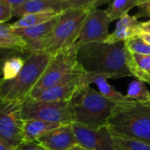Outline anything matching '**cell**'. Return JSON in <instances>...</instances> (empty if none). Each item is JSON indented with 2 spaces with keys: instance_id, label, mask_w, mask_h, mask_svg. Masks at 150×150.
<instances>
[{
  "instance_id": "obj_22",
  "label": "cell",
  "mask_w": 150,
  "mask_h": 150,
  "mask_svg": "<svg viewBox=\"0 0 150 150\" xmlns=\"http://www.w3.org/2000/svg\"><path fill=\"white\" fill-rule=\"evenodd\" d=\"M127 96L131 100L135 102H139V103L150 102V91L146 86V83L139 79L134 80L129 83Z\"/></svg>"
},
{
  "instance_id": "obj_32",
  "label": "cell",
  "mask_w": 150,
  "mask_h": 150,
  "mask_svg": "<svg viewBox=\"0 0 150 150\" xmlns=\"http://www.w3.org/2000/svg\"><path fill=\"white\" fill-rule=\"evenodd\" d=\"M17 148L15 147H12L7 143H5L4 142L1 141L0 140V150H16Z\"/></svg>"
},
{
  "instance_id": "obj_5",
  "label": "cell",
  "mask_w": 150,
  "mask_h": 150,
  "mask_svg": "<svg viewBox=\"0 0 150 150\" xmlns=\"http://www.w3.org/2000/svg\"><path fill=\"white\" fill-rule=\"evenodd\" d=\"M53 55L31 53L25 57V64L18 75L11 80H1L0 100L23 101L28 98L46 70Z\"/></svg>"
},
{
  "instance_id": "obj_2",
  "label": "cell",
  "mask_w": 150,
  "mask_h": 150,
  "mask_svg": "<svg viewBox=\"0 0 150 150\" xmlns=\"http://www.w3.org/2000/svg\"><path fill=\"white\" fill-rule=\"evenodd\" d=\"M107 126L114 137L150 143V102L117 104Z\"/></svg>"
},
{
  "instance_id": "obj_1",
  "label": "cell",
  "mask_w": 150,
  "mask_h": 150,
  "mask_svg": "<svg viewBox=\"0 0 150 150\" xmlns=\"http://www.w3.org/2000/svg\"><path fill=\"white\" fill-rule=\"evenodd\" d=\"M76 47L77 62L85 73L108 79L133 76L127 63L125 42H91Z\"/></svg>"
},
{
  "instance_id": "obj_34",
  "label": "cell",
  "mask_w": 150,
  "mask_h": 150,
  "mask_svg": "<svg viewBox=\"0 0 150 150\" xmlns=\"http://www.w3.org/2000/svg\"><path fill=\"white\" fill-rule=\"evenodd\" d=\"M138 36L141 39H142L147 44L150 45V34H149V33H141Z\"/></svg>"
},
{
  "instance_id": "obj_14",
  "label": "cell",
  "mask_w": 150,
  "mask_h": 150,
  "mask_svg": "<svg viewBox=\"0 0 150 150\" xmlns=\"http://www.w3.org/2000/svg\"><path fill=\"white\" fill-rule=\"evenodd\" d=\"M63 1L54 0H30L13 9V17L21 18L26 14L39 12H62L66 11Z\"/></svg>"
},
{
  "instance_id": "obj_25",
  "label": "cell",
  "mask_w": 150,
  "mask_h": 150,
  "mask_svg": "<svg viewBox=\"0 0 150 150\" xmlns=\"http://www.w3.org/2000/svg\"><path fill=\"white\" fill-rule=\"evenodd\" d=\"M127 49L134 54L150 55V45L147 44L138 35L125 41Z\"/></svg>"
},
{
  "instance_id": "obj_7",
  "label": "cell",
  "mask_w": 150,
  "mask_h": 150,
  "mask_svg": "<svg viewBox=\"0 0 150 150\" xmlns=\"http://www.w3.org/2000/svg\"><path fill=\"white\" fill-rule=\"evenodd\" d=\"M24 120H42L59 124L74 122L69 101H44L26 98L22 101Z\"/></svg>"
},
{
  "instance_id": "obj_12",
  "label": "cell",
  "mask_w": 150,
  "mask_h": 150,
  "mask_svg": "<svg viewBox=\"0 0 150 150\" xmlns=\"http://www.w3.org/2000/svg\"><path fill=\"white\" fill-rule=\"evenodd\" d=\"M37 142L48 150H68L77 144L72 123L63 124L53 129Z\"/></svg>"
},
{
  "instance_id": "obj_31",
  "label": "cell",
  "mask_w": 150,
  "mask_h": 150,
  "mask_svg": "<svg viewBox=\"0 0 150 150\" xmlns=\"http://www.w3.org/2000/svg\"><path fill=\"white\" fill-rule=\"evenodd\" d=\"M5 1H6L7 3H9V4L13 7V9H14L15 7H18V6L23 4H25V3L30 1V0H5Z\"/></svg>"
},
{
  "instance_id": "obj_23",
  "label": "cell",
  "mask_w": 150,
  "mask_h": 150,
  "mask_svg": "<svg viewBox=\"0 0 150 150\" xmlns=\"http://www.w3.org/2000/svg\"><path fill=\"white\" fill-rule=\"evenodd\" d=\"M25 62V58L19 55H12L4 60L3 64L2 80H11L16 77L21 71Z\"/></svg>"
},
{
  "instance_id": "obj_11",
  "label": "cell",
  "mask_w": 150,
  "mask_h": 150,
  "mask_svg": "<svg viewBox=\"0 0 150 150\" xmlns=\"http://www.w3.org/2000/svg\"><path fill=\"white\" fill-rule=\"evenodd\" d=\"M85 75V72L76 74L54 86L41 91L33 99L44 101H70L77 90L82 85L87 84Z\"/></svg>"
},
{
  "instance_id": "obj_28",
  "label": "cell",
  "mask_w": 150,
  "mask_h": 150,
  "mask_svg": "<svg viewBox=\"0 0 150 150\" xmlns=\"http://www.w3.org/2000/svg\"><path fill=\"white\" fill-rule=\"evenodd\" d=\"M16 150H48L38 142H24L17 147Z\"/></svg>"
},
{
  "instance_id": "obj_33",
  "label": "cell",
  "mask_w": 150,
  "mask_h": 150,
  "mask_svg": "<svg viewBox=\"0 0 150 150\" xmlns=\"http://www.w3.org/2000/svg\"><path fill=\"white\" fill-rule=\"evenodd\" d=\"M112 0H97L91 6V8H98L99 6L106 4V3H109V2H112Z\"/></svg>"
},
{
  "instance_id": "obj_21",
  "label": "cell",
  "mask_w": 150,
  "mask_h": 150,
  "mask_svg": "<svg viewBox=\"0 0 150 150\" xmlns=\"http://www.w3.org/2000/svg\"><path fill=\"white\" fill-rule=\"evenodd\" d=\"M138 0H112L105 10L112 21L119 20L123 16L128 14V11L137 6Z\"/></svg>"
},
{
  "instance_id": "obj_27",
  "label": "cell",
  "mask_w": 150,
  "mask_h": 150,
  "mask_svg": "<svg viewBox=\"0 0 150 150\" xmlns=\"http://www.w3.org/2000/svg\"><path fill=\"white\" fill-rule=\"evenodd\" d=\"M97 0H64L66 9H83L91 8Z\"/></svg>"
},
{
  "instance_id": "obj_15",
  "label": "cell",
  "mask_w": 150,
  "mask_h": 150,
  "mask_svg": "<svg viewBox=\"0 0 150 150\" xmlns=\"http://www.w3.org/2000/svg\"><path fill=\"white\" fill-rule=\"evenodd\" d=\"M0 47L2 49H11L19 53L31 54L28 42L9 23H0Z\"/></svg>"
},
{
  "instance_id": "obj_6",
  "label": "cell",
  "mask_w": 150,
  "mask_h": 150,
  "mask_svg": "<svg viewBox=\"0 0 150 150\" xmlns=\"http://www.w3.org/2000/svg\"><path fill=\"white\" fill-rule=\"evenodd\" d=\"M76 46L62 50L53 55L46 70L28 98H33L41 91L54 86L62 81L81 72H84L76 60Z\"/></svg>"
},
{
  "instance_id": "obj_9",
  "label": "cell",
  "mask_w": 150,
  "mask_h": 150,
  "mask_svg": "<svg viewBox=\"0 0 150 150\" xmlns=\"http://www.w3.org/2000/svg\"><path fill=\"white\" fill-rule=\"evenodd\" d=\"M112 22L105 10L91 8L76 43V47L91 42L105 41L111 34L109 33V26Z\"/></svg>"
},
{
  "instance_id": "obj_16",
  "label": "cell",
  "mask_w": 150,
  "mask_h": 150,
  "mask_svg": "<svg viewBox=\"0 0 150 150\" xmlns=\"http://www.w3.org/2000/svg\"><path fill=\"white\" fill-rule=\"evenodd\" d=\"M57 17L51 19L48 22H46V23H43V24H40L38 25L15 29V31L28 42L29 47H30V53H35L36 52L37 46L40 43V41L44 37H46L54 28V24H55L56 19H57Z\"/></svg>"
},
{
  "instance_id": "obj_29",
  "label": "cell",
  "mask_w": 150,
  "mask_h": 150,
  "mask_svg": "<svg viewBox=\"0 0 150 150\" xmlns=\"http://www.w3.org/2000/svg\"><path fill=\"white\" fill-rule=\"evenodd\" d=\"M139 7V11L137 12V14L135 15L138 18H142V17H149L150 18V1L146 3V4H143Z\"/></svg>"
},
{
  "instance_id": "obj_37",
  "label": "cell",
  "mask_w": 150,
  "mask_h": 150,
  "mask_svg": "<svg viewBox=\"0 0 150 150\" xmlns=\"http://www.w3.org/2000/svg\"><path fill=\"white\" fill-rule=\"evenodd\" d=\"M146 83H149L150 84V74L149 75L148 78H147V81H146Z\"/></svg>"
},
{
  "instance_id": "obj_3",
  "label": "cell",
  "mask_w": 150,
  "mask_h": 150,
  "mask_svg": "<svg viewBox=\"0 0 150 150\" xmlns=\"http://www.w3.org/2000/svg\"><path fill=\"white\" fill-rule=\"evenodd\" d=\"M69 102L74 122L91 128L107 125V121L117 105V103L92 89L90 84L82 85Z\"/></svg>"
},
{
  "instance_id": "obj_38",
  "label": "cell",
  "mask_w": 150,
  "mask_h": 150,
  "mask_svg": "<svg viewBox=\"0 0 150 150\" xmlns=\"http://www.w3.org/2000/svg\"><path fill=\"white\" fill-rule=\"evenodd\" d=\"M54 1H64V0H54Z\"/></svg>"
},
{
  "instance_id": "obj_30",
  "label": "cell",
  "mask_w": 150,
  "mask_h": 150,
  "mask_svg": "<svg viewBox=\"0 0 150 150\" xmlns=\"http://www.w3.org/2000/svg\"><path fill=\"white\" fill-rule=\"evenodd\" d=\"M139 33H144L150 34V20L140 23V25H139Z\"/></svg>"
},
{
  "instance_id": "obj_20",
  "label": "cell",
  "mask_w": 150,
  "mask_h": 150,
  "mask_svg": "<svg viewBox=\"0 0 150 150\" xmlns=\"http://www.w3.org/2000/svg\"><path fill=\"white\" fill-rule=\"evenodd\" d=\"M61 12H39V13H31L26 14L21 18H19L16 22L11 24V26L13 29H18V28H25V27H30L38 25L46 22L50 21L51 19L57 17Z\"/></svg>"
},
{
  "instance_id": "obj_13",
  "label": "cell",
  "mask_w": 150,
  "mask_h": 150,
  "mask_svg": "<svg viewBox=\"0 0 150 150\" xmlns=\"http://www.w3.org/2000/svg\"><path fill=\"white\" fill-rule=\"evenodd\" d=\"M140 21L136 16H130L127 14L120 18L114 31L109 35L105 42L107 43H118L125 42L127 40L139 35V25Z\"/></svg>"
},
{
  "instance_id": "obj_26",
  "label": "cell",
  "mask_w": 150,
  "mask_h": 150,
  "mask_svg": "<svg viewBox=\"0 0 150 150\" xmlns=\"http://www.w3.org/2000/svg\"><path fill=\"white\" fill-rule=\"evenodd\" d=\"M13 17V7L5 0H0V23H7Z\"/></svg>"
},
{
  "instance_id": "obj_35",
  "label": "cell",
  "mask_w": 150,
  "mask_h": 150,
  "mask_svg": "<svg viewBox=\"0 0 150 150\" xmlns=\"http://www.w3.org/2000/svg\"><path fill=\"white\" fill-rule=\"evenodd\" d=\"M68 150H90V149H85V148H83V147L80 146L79 144H76V145H75L74 147H72L71 149H68Z\"/></svg>"
},
{
  "instance_id": "obj_10",
  "label": "cell",
  "mask_w": 150,
  "mask_h": 150,
  "mask_svg": "<svg viewBox=\"0 0 150 150\" xmlns=\"http://www.w3.org/2000/svg\"><path fill=\"white\" fill-rule=\"evenodd\" d=\"M77 144L90 150H114L113 135L107 125L91 128L84 125L72 123Z\"/></svg>"
},
{
  "instance_id": "obj_24",
  "label": "cell",
  "mask_w": 150,
  "mask_h": 150,
  "mask_svg": "<svg viewBox=\"0 0 150 150\" xmlns=\"http://www.w3.org/2000/svg\"><path fill=\"white\" fill-rule=\"evenodd\" d=\"M114 150H150V143L121 137H114Z\"/></svg>"
},
{
  "instance_id": "obj_17",
  "label": "cell",
  "mask_w": 150,
  "mask_h": 150,
  "mask_svg": "<svg viewBox=\"0 0 150 150\" xmlns=\"http://www.w3.org/2000/svg\"><path fill=\"white\" fill-rule=\"evenodd\" d=\"M107 77L100 76V75H94V74H88L85 75V80L87 84L95 83L98 87V91L110 99L117 104H124V103H130L134 102L127 95H123L122 93L116 91L107 81Z\"/></svg>"
},
{
  "instance_id": "obj_4",
  "label": "cell",
  "mask_w": 150,
  "mask_h": 150,
  "mask_svg": "<svg viewBox=\"0 0 150 150\" xmlns=\"http://www.w3.org/2000/svg\"><path fill=\"white\" fill-rule=\"evenodd\" d=\"M91 8L69 9L62 11L56 19L52 31L37 46L36 52L51 55L74 46L82 31Z\"/></svg>"
},
{
  "instance_id": "obj_8",
  "label": "cell",
  "mask_w": 150,
  "mask_h": 150,
  "mask_svg": "<svg viewBox=\"0 0 150 150\" xmlns=\"http://www.w3.org/2000/svg\"><path fill=\"white\" fill-rule=\"evenodd\" d=\"M21 101L0 100V140L17 148L24 142Z\"/></svg>"
},
{
  "instance_id": "obj_18",
  "label": "cell",
  "mask_w": 150,
  "mask_h": 150,
  "mask_svg": "<svg viewBox=\"0 0 150 150\" xmlns=\"http://www.w3.org/2000/svg\"><path fill=\"white\" fill-rule=\"evenodd\" d=\"M62 125L63 124L48 122L42 120H25L24 142H37L41 136Z\"/></svg>"
},
{
  "instance_id": "obj_19",
  "label": "cell",
  "mask_w": 150,
  "mask_h": 150,
  "mask_svg": "<svg viewBox=\"0 0 150 150\" xmlns=\"http://www.w3.org/2000/svg\"><path fill=\"white\" fill-rule=\"evenodd\" d=\"M127 63L133 76L146 83L150 74V55L134 54L127 49Z\"/></svg>"
},
{
  "instance_id": "obj_36",
  "label": "cell",
  "mask_w": 150,
  "mask_h": 150,
  "mask_svg": "<svg viewBox=\"0 0 150 150\" xmlns=\"http://www.w3.org/2000/svg\"><path fill=\"white\" fill-rule=\"evenodd\" d=\"M150 0H138V4H137V6H140L143 4H146L148 2H149Z\"/></svg>"
}]
</instances>
